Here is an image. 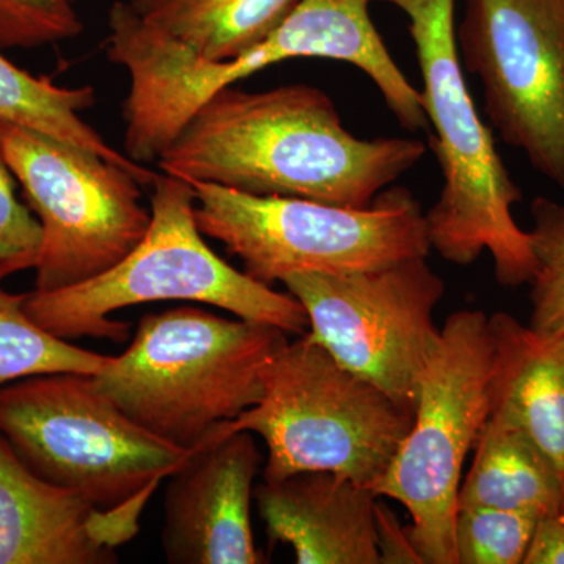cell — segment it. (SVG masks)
<instances>
[{
	"label": "cell",
	"mask_w": 564,
	"mask_h": 564,
	"mask_svg": "<svg viewBox=\"0 0 564 564\" xmlns=\"http://www.w3.org/2000/svg\"><path fill=\"white\" fill-rule=\"evenodd\" d=\"M421 140L359 139L307 84L209 96L159 155L162 173L256 196L366 207L413 170Z\"/></svg>",
	"instance_id": "6da1fadb"
},
{
	"label": "cell",
	"mask_w": 564,
	"mask_h": 564,
	"mask_svg": "<svg viewBox=\"0 0 564 564\" xmlns=\"http://www.w3.org/2000/svg\"><path fill=\"white\" fill-rule=\"evenodd\" d=\"M370 0H300L258 46L229 62H206L147 24L129 2L109 11L107 57L128 69L122 102L126 155L158 162L209 96L270 65L300 57L329 58L361 69L397 121L411 132L429 129L421 90L404 76L369 13Z\"/></svg>",
	"instance_id": "7a4b0ae2"
},
{
	"label": "cell",
	"mask_w": 564,
	"mask_h": 564,
	"mask_svg": "<svg viewBox=\"0 0 564 564\" xmlns=\"http://www.w3.org/2000/svg\"><path fill=\"white\" fill-rule=\"evenodd\" d=\"M410 20L422 107L444 185L426 212L432 250L470 265L488 251L505 288L530 284L536 272L532 237L516 223L522 192L511 180L491 129L478 115L456 52L455 0H381Z\"/></svg>",
	"instance_id": "3957f363"
},
{
	"label": "cell",
	"mask_w": 564,
	"mask_h": 564,
	"mask_svg": "<svg viewBox=\"0 0 564 564\" xmlns=\"http://www.w3.org/2000/svg\"><path fill=\"white\" fill-rule=\"evenodd\" d=\"M288 343L276 326L181 306L144 315L128 350L91 381L141 429L192 451L261 402Z\"/></svg>",
	"instance_id": "277c9868"
},
{
	"label": "cell",
	"mask_w": 564,
	"mask_h": 564,
	"mask_svg": "<svg viewBox=\"0 0 564 564\" xmlns=\"http://www.w3.org/2000/svg\"><path fill=\"white\" fill-rule=\"evenodd\" d=\"M151 187V225L131 254L90 281L28 292L24 307L33 322L66 340L124 343L131 325L113 321L111 314L135 304L182 300L288 334L310 332V318L295 296L234 269L204 242L191 182L162 173Z\"/></svg>",
	"instance_id": "5b68a950"
},
{
	"label": "cell",
	"mask_w": 564,
	"mask_h": 564,
	"mask_svg": "<svg viewBox=\"0 0 564 564\" xmlns=\"http://www.w3.org/2000/svg\"><path fill=\"white\" fill-rule=\"evenodd\" d=\"M414 413L302 334L273 359L261 402L226 422L267 445L262 480L332 473L375 489L413 426Z\"/></svg>",
	"instance_id": "8992f818"
},
{
	"label": "cell",
	"mask_w": 564,
	"mask_h": 564,
	"mask_svg": "<svg viewBox=\"0 0 564 564\" xmlns=\"http://www.w3.org/2000/svg\"><path fill=\"white\" fill-rule=\"evenodd\" d=\"M191 184L204 236L265 285L295 273L362 272L432 251L421 203L404 187L384 188L366 207H344Z\"/></svg>",
	"instance_id": "52a82bcc"
},
{
	"label": "cell",
	"mask_w": 564,
	"mask_h": 564,
	"mask_svg": "<svg viewBox=\"0 0 564 564\" xmlns=\"http://www.w3.org/2000/svg\"><path fill=\"white\" fill-rule=\"evenodd\" d=\"M0 434L32 473L102 510L147 507L191 452L141 429L82 373L2 386Z\"/></svg>",
	"instance_id": "ba28073f"
},
{
	"label": "cell",
	"mask_w": 564,
	"mask_h": 564,
	"mask_svg": "<svg viewBox=\"0 0 564 564\" xmlns=\"http://www.w3.org/2000/svg\"><path fill=\"white\" fill-rule=\"evenodd\" d=\"M488 315L456 311L423 369L414 421L375 494L406 508L423 564H458L455 518L464 463L491 415Z\"/></svg>",
	"instance_id": "9c48e42d"
},
{
	"label": "cell",
	"mask_w": 564,
	"mask_h": 564,
	"mask_svg": "<svg viewBox=\"0 0 564 564\" xmlns=\"http://www.w3.org/2000/svg\"><path fill=\"white\" fill-rule=\"evenodd\" d=\"M6 161L43 231L35 289L58 291L113 269L147 236L140 181L96 152L0 122Z\"/></svg>",
	"instance_id": "30bf717a"
},
{
	"label": "cell",
	"mask_w": 564,
	"mask_h": 564,
	"mask_svg": "<svg viewBox=\"0 0 564 564\" xmlns=\"http://www.w3.org/2000/svg\"><path fill=\"white\" fill-rule=\"evenodd\" d=\"M282 284L303 304L311 339L414 413L423 369L440 343L433 313L445 291L426 258L362 272L295 273Z\"/></svg>",
	"instance_id": "8fae6325"
},
{
	"label": "cell",
	"mask_w": 564,
	"mask_h": 564,
	"mask_svg": "<svg viewBox=\"0 0 564 564\" xmlns=\"http://www.w3.org/2000/svg\"><path fill=\"white\" fill-rule=\"evenodd\" d=\"M455 40L492 128L564 188V0H466Z\"/></svg>",
	"instance_id": "7c38bea8"
},
{
	"label": "cell",
	"mask_w": 564,
	"mask_h": 564,
	"mask_svg": "<svg viewBox=\"0 0 564 564\" xmlns=\"http://www.w3.org/2000/svg\"><path fill=\"white\" fill-rule=\"evenodd\" d=\"M262 455L250 432L226 422L188 452L166 480L162 551L172 564H258L251 527Z\"/></svg>",
	"instance_id": "4fadbf2b"
},
{
	"label": "cell",
	"mask_w": 564,
	"mask_h": 564,
	"mask_svg": "<svg viewBox=\"0 0 564 564\" xmlns=\"http://www.w3.org/2000/svg\"><path fill=\"white\" fill-rule=\"evenodd\" d=\"M143 505L102 510L32 473L0 434V564H115Z\"/></svg>",
	"instance_id": "5bb4252c"
},
{
	"label": "cell",
	"mask_w": 564,
	"mask_h": 564,
	"mask_svg": "<svg viewBox=\"0 0 564 564\" xmlns=\"http://www.w3.org/2000/svg\"><path fill=\"white\" fill-rule=\"evenodd\" d=\"M367 486L332 473H300L254 488L270 544L299 564H380L375 503Z\"/></svg>",
	"instance_id": "9a60e30c"
},
{
	"label": "cell",
	"mask_w": 564,
	"mask_h": 564,
	"mask_svg": "<svg viewBox=\"0 0 564 564\" xmlns=\"http://www.w3.org/2000/svg\"><path fill=\"white\" fill-rule=\"evenodd\" d=\"M491 414L513 423L554 464L564 485V332H534L507 313L488 318Z\"/></svg>",
	"instance_id": "2e32d148"
},
{
	"label": "cell",
	"mask_w": 564,
	"mask_h": 564,
	"mask_svg": "<svg viewBox=\"0 0 564 564\" xmlns=\"http://www.w3.org/2000/svg\"><path fill=\"white\" fill-rule=\"evenodd\" d=\"M562 477L521 429L489 415L459 486L458 508H497L534 518L560 514Z\"/></svg>",
	"instance_id": "e0dca14e"
},
{
	"label": "cell",
	"mask_w": 564,
	"mask_h": 564,
	"mask_svg": "<svg viewBox=\"0 0 564 564\" xmlns=\"http://www.w3.org/2000/svg\"><path fill=\"white\" fill-rule=\"evenodd\" d=\"M300 0H129L137 14L182 50L229 62L280 28Z\"/></svg>",
	"instance_id": "ac0fdd59"
},
{
	"label": "cell",
	"mask_w": 564,
	"mask_h": 564,
	"mask_svg": "<svg viewBox=\"0 0 564 564\" xmlns=\"http://www.w3.org/2000/svg\"><path fill=\"white\" fill-rule=\"evenodd\" d=\"M95 102L93 87H61L50 77L33 76L0 54V122L96 152L131 172L143 187H151L159 173L115 150L101 133L82 120V113Z\"/></svg>",
	"instance_id": "d6986e66"
},
{
	"label": "cell",
	"mask_w": 564,
	"mask_h": 564,
	"mask_svg": "<svg viewBox=\"0 0 564 564\" xmlns=\"http://www.w3.org/2000/svg\"><path fill=\"white\" fill-rule=\"evenodd\" d=\"M22 270L21 263L0 261V388L35 375H96L106 369L111 356L76 347L41 328L25 313L28 293L3 288L6 278Z\"/></svg>",
	"instance_id": "ffe728a7"
},
{
	"label": "cell",
	"mask_w": 564,
	"mask_h": 564,
	"mask_svg": "<svg viewBox=\"0 0 564 564\" xmlns=\"http://www.w3.org/2000/svg\"><path fill=\"white\" fill-rule=\"evenodd\" d=\"M530 232L536 272L530 282V328L543 334L564 332V202L536 196Z\"/></svg>",
	"instance_id": "44dd1931"
},
{
	"label": "cell",
	"mask_w": 564,
	"mask_h": 564,
	"mask_svg": "<svg viewBox=\"0 0 564 564\" xmlns=\"http://www.w3.org/2000/svg\"><path fill=\"white\" fill-rule=\"evenodd\" d=\"M538 518L497 508H458V564H522Z\"/></svg>",
	"instance_id": "7402d4cb"
},
{
	"label": "cell",
	"mask_w": 564,
	"mask_h": 564,
	"mask_svg": "<svg viewBox=\"0 0 564 564\" xmlns=\"http://www.w3.org/2000/svg\"><path fill=\"white\" fill-rule=\"evenodd\" d=\"M82 32L84 22L70 0H0V50H33Z\"/></svg>",
	"instance_id": "603a6c76"
},
{
	"label": "cell",
	"mask_w": 564,
	"mask_h": 564,
	"mask_svg": "<svg viewBox=\"0 0 564 564\" xmlns=\"http://www.w3.org/2000/svg\"><path fill=\"white\" fill-rule=\"evenodd\" d=\"M14 181L0 137V261L18 262L31 270L39 261L43 231L33 212L17 198Z\"/></svg>",
	"instance_id": "cb8c5ba5"
},
{
	"label": "cell",
	"mask_w": 564,
	"mask_h": 564,
	"mask_svg": "<svg viewBox=\"0 0 564 564\" xmlns=\"http://www.w3.org/2000/svg\"><path fill=\"white\" fill-rule=\"evenodd\" d=\"M375 536H377L380 564H423L415 551L408 527H403L397 514L380 497L375 503Z\"/></svg>",
	"instance_id": "d4e9b609"
},
{
	"label": "cell",
	"mask_w": 564,
	"mask_h": 564,
	"mask_svg": "<svg viewBox=\"0 0 564 564\" xmlns=\"http://www.w3.org/2000/svg\"><path fill=\"white\" fill-rule=\"evenodd\" d=\"M522 564H564V518L544 516L534 525Z\"/></svg>",
	"instance_id": "484cf974"
},
{
	"label": "cell",
	"mask_w": 564,
	"mask_h": 564,
	"mask_svg": "<svg viewBox=\"0 0 564 564\" xmlns=\"http://www.w3.org/2000/svg\"><path fill=\"white\" fill-rule=\"evenodd\" d=\"M560 514H562L564 518V496H563L562 510H560Z\"/></svg>",
	"instance_id": "4316f807"
},
{
	"label": "cell",
	"mask_w": 564,
	"mask_h": 564,
	"mask_svg": "<svg viewBox=\"0 0 564 564\" xmlns=\"http://www.w3.org/2000/svg\"><path fill=\"white\" fill-rule=\"evenodd\" d=\"M70 2H74V0H70Z\"/></svg>",
	"instance_id": "83f0119b"
}]
</instances>
